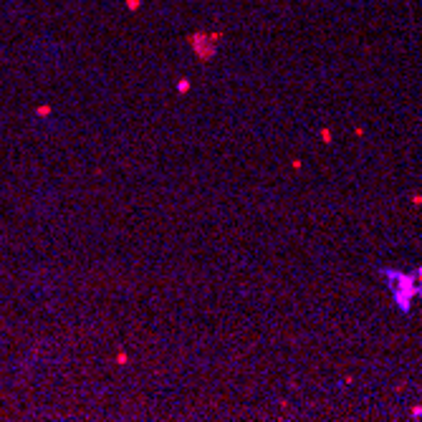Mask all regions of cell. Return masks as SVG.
Wrapping results in <instances>:
<instances>
[{"mask_svg":"<svg viewBox=\"0 0 422 422\" xmlns=\"http://www.w3.org/2000/svg\"><path fill=\"white\" fill-rule=\"evenodd\" d=\"M321 139H324V142H331V132L324 129V132H321Z\"/></svg>","mask_w":422,"mask_h":422,"instance_id":"cell-3","label":"cell"},{"mask_svg":"<svg viewBox=\"0 0 422 422\" xmlns=\"http://www.w3.org/2000/svg\"><path fill=\"white\" fill-rule=\"evenodd\" d=\"M414 286H417V296H422V268L414 273Z\"/></svg>","mask_w":422,"mask_h":422,"instance_id":"cell-2","label":"cell"},{"mask_svg":"<svg viewBox=\"0 0 422 422\" xmlns=\"http://www.w3.org/2000/svg\"><path fill=\"white\" fill-rule=\"evenodd\" d=\"M384 281L399 306V311H409L412 309V296H417V286H414V276H404L397 271H384Z\"/></svg>","mask_w":422,"mask_h":422,"instance_id":"cell-1","label":"cell"}]
</instances>
